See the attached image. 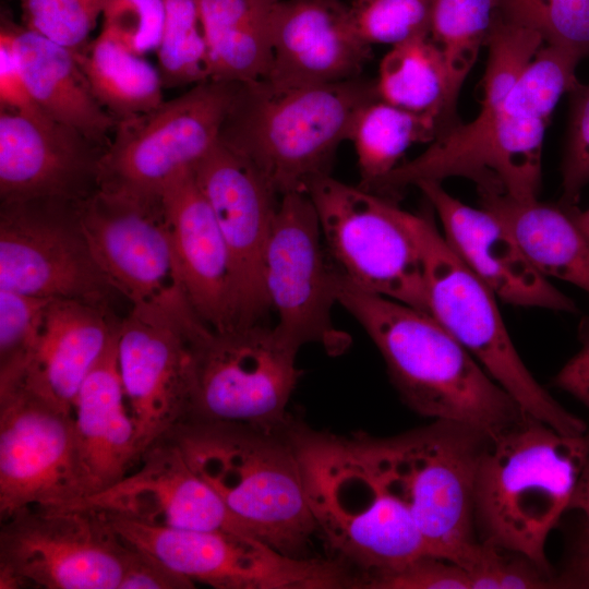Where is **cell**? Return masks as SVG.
I'll return each instance as SVG.
<instances>
[{"mask_svg": "<svg viewBox=\"0 0 589 589\" xmlns=\"http://www.w3.org/2000/svg\"><path fill=\"white\" fill-rule=\"evenodd\" d=\"M579 61L574 52L544 44L503 100L480 106L473 120L441 133L423 153L397 166L376 191L397 193L422 181L464 177L479 193L538 199L545 130L561 97L578 82Z\"/></svg>", "mask_w": 589, "mask_h": 589, "instance_id": "cell-1", "label": "cell"}, {"mask_svg": "<svg viewBox=\"0 0 589 589\" xmlns=\"http://www.w3.org/2000/svg\"><path fill=\"white\" fill-rule=\"evenodd\" d=\"M336 298L368 333L392 384L414 412L462 422L492 436L527 416L430 313L364 291L337 269Z\"/></svg>", "mask_w": 589, "mask_h": 589, "instance_id": "cell-2", "label": "cell"}, {"mask_svg": "<svg viewBox=\"0 0 589 589\" xmlns=\"http://www.w3.org/2000/svg\"><path fill=\"white\" fill-rule=\"evenodd\" d=\"M589 457V432L564 435L529 416L491 436L477 471L478 539L553 574L545 543L568 510Z\"/></svg>", "mask_w": 589, "mask_h": 589, "instance_id": "cell-3", "label": "cell"}, {"mask_svg": "<svg viewBox=\"0 0 589 589\" xmlns=\"http://www.w3.org/2000/svg\"><path fill=\"white\" fill-rule=\"evenodd\" d=\"M168 436L249 534L286 555L309 557L317 528L287 429L191 419Z\"/></svg>", "mask_w": 589, "mask_h": 589, "instance_id": "cell-4", "label": "cell"}, {"mask_svg": "<svg viewBox=\"0 0 589 589\" xmlns=\"http://www.w3.org/2000/svg\"><path fill=\"white\" fill-rule=\"evenodd\" d=\"M492 435L457 421L433 420L405 433L349 437L375 476L408 508L428 554L460 567L479 542L474 488Z\"/></svg>", "mask_w": 589, "mask_h": 589, "instance_id": "cell-5", "label": "cell"}, {"mask_svg": "<svg viewBox=\"0 0 589 589\" xmlns=\"http://www.w3.org/2000/svg\"><path fill=\"white\" fill-rule=\"evenodd\" d=\"M376 96L374 83L359 77L297 87L237 84L220 139L245 156L277 195L306 193L313 180L328 173L358 110Z\"/></svg>", "mask_w": 589, "mask_h": 589, "instance_id": "cell-6", "label": "cell"}, {"mask_svg": "<svg viewBox=\"0 0 589 589\" xmlns=\"http://www.w3.org/2000/svg\"><path fill=\"white\" fill-rule=\"evenodd\" d=\"M287 434L317 532L337 558L369 573L428 554L407 506L369 468L349 437L293 421Z\"/></svg>", "mask_w": 589, "mask_h": 589, "instance_id": "cell-7", "label": "cell"}, {"mask_svg": "<svg viewBox=\"0 0 589 589\" xmlns=\"http://www.w3.org/2000/svg\"><path fill=\"white\" fill-rule=\"evenodd\" d=\"M406 223L422 257L429 313L525 414L564 435L586 433L585 422L563 408L527 369L506 329L496 297L456 256L433 219L406 211Z\"/></svg>", "mask_w": 589, "mask_h": 589, "instance_id": "cell-8", "label": "cell"}, {"mask_svg": "<svg viewBox=\"0 0 589 589\" xmlns=\"http://www.w3.org/2000/svg\"><path fill=\"white\" fill-rule=\"evenodd\" d=\"M189 337L191 419L286 431L291 422L287 407L302 374L297 366L300 348L263 323L216 330L200 321Z\"/></svg>", "mask_w": 589, "mask_h": 589, "instance_id": "cell-9", "label": "cell"}, {"mask_svg": "<svg viewBox=\"0 0 589 589\" xmlns=\"http://www.w3.org/2000/svg\"><path fill=\"white\" fill-rule=\"evenodd\" d=\"M326 252L356 287L429 313L424 267L406 211L328 173L306 190Z\"/></svg>", "mask_w": 589, "mask_h": 589, "instance_id": "cell-10", "label": "cell"}, {"mask_svg": "<svg viewBox=\"0 0 589 589\" xmlns=\"http://www.w3.org/2000/svg\"><path fill=\"white\" fill-rule=\"evenodd\" d=\"M132 546L82 506H29L1 520L0 589H119Z\"/></svg>", "mask_w": 589, "mask_h": 589, "instance_id": "cell-11", "label": "cell"}, {"mask_svg": "<svg viewBox=\"0 0 589 589\" xmlns=\"http://www.w3.org/2000/svg\"><path fill=\"white\" fill-rule=\"evenodd\" d=\"M75 209L95 260L132 309L157 312L182 324L199 317L185 292L160 195L97 189Z\"/></svg>", "mask_w": 589, "mask_h": 589, "instance_id": "cell-12", "label": "cell"}, {"mask_svg": "<svg viewBox=\"0 0 589 589\" xmlns=\"http://www.w3.org/2000/svg\"><path fill=\"white\" fill-rule=\"evenodd\" d=\"M129 544L176 574L215 589L353 588L354 577L339 558L292 557L243 533L146 525L103 513Z\"/></svg>", "mask_w": 589, "mask_h": 589, "instance_id": "cell-13", "label": "cell"}, {"mask_svg": "<svg viewBox=\"0 0 589 589\" xmlns=\"http://www.w3.org/2000/svg\"><path fill=\"white\" fill-rule=\"evenodd\" d=\"M237 84L206 81L156 109L118 122L99 163L98 189L159 196L220 140Z\"/></svg>", "mask_w": 589, "mask_h": 589, "instance_id": "cell-14", "label": "cell"}, {"mask_svg": "<svg viewBox=\"0 0 589 589\" xmlns=\"http://www.w3.org/2000/svg\"><path fill=\"white\" fill-rule=\"evenodd\" d=\"M314 205L305 192L280 196L265 250L264 283L276 330L301 348L322 345L330 354L342 352L349 336L332 320L336 268L326 257Z\"/></svg>", "mask_w": 589, "mask_h": 589, "instance_id": "cell-15", "label": "cell"}, {"mask_svg": "<svg viewBox=\"0 0 589 589\" xmlns=\"http://www.w3.org/2000/svg\"><path fill=\"white\" fill-rule=\"evenodd\" d=\"M73 413L26 389H0V519L86 496Z\"/></svg>", "mask_w": 589, "mask_h": 589, "instance_id": "cell-16", "label": "cell"}, {"mask_svg": "<svg viewBox=\"0 0 589 589\" xmlns=\"http://www.w3.org/2000/svg\"><path fill=\"white\" fill-rule=\"evenodd\" d=\"M193 172L228 249L235 327L261 323L271 310L264 259L278 195L259 169L221 139Z\"/></svg>", "mask_w": 589, "mask_h": 589, "instance_id": "cell-17", "label": "cell"}, {"mask_svg": "<svg viewBox=\"0 0 589 589\" xmlns=\"http://www.w3.org/2000/svg\"><path fill=\"white\" fill-rule=\"evenodd\" d=\"M193 324L139 309L119 323L117 360L141 456L192 417Z\"/></svg>", "mask_w": 589, "mask_h": 589, "instance_id": "cell-18", "label": "cell"}, {"mask_svg": "<svg viewBox=\"0 0 589 589\" xmlns=\"http://www.w3.org/2000/svg\"><path fill=\"white\" fill-rule=\"evenodd\" d=\"M34 206L32 202L2 204L0 289L106 308L115 288L93 255L76 209L65 219Z\"/></svg>", "mask_w": 589, "mask_h": 589, "instance_id": "cell-19", "label": "cell"}, {"mask_svg": "<svg viewBox=\"0 0 589 589\" xmlns=\"http://www.w3.org/2000/svg\"><path fill=\"white\" fill-rule=\"evenodd\" d=\"M106 148L50 118L0 110L2 204L86 199Z\"/></svg>", "mask_w": 589, "mask_h": 589, "instance_id": "cell-20", "label": "cell"}, {"mask_svg": "<svg viewBox=\"0 0 589 589\" xmlns=\"http://www.w3.org/2000/svg\"><path fill=\"white\" fill-rule=\"evenodd\" d=\"M69 506L87 507L151 526L251 536L192 469L170 436L146 448L135 468L121 480Z\"/></svg>", "mask_w": 589, "mask_h": 589, "instance_id": "cell-21", "label": "cell"}, {"mask_svg": "<svg viewBox=\"0 0 589 589\" xmlns=\"http://www.w3.org/2000/svg\"><path fill=\"white\" fill-rule=\"evenodd\" d=\"M416 187L437 214L449 248L497 299L518 306L578 312L575 301L538 271L494 214L462 203L442 182L422 181Z\"/></svg>", "mask_w": 589, "mask_h": 589, "instance_id": "cell-22", "label": "cell"}, {"mask_svg": "<svg viewBox=\"0 0 589 589\" xmlns=\"http://www.w3.org/2000/svg\"><path fill=\"white\" fill-rule=\"evenodd\" d=\"M370 56L344 0H279L264 81L279 87L341 82L358 77Z\"/></svg>", "mask_w": 589, "mask_h": 589, "instance_id": "cell-23", "label": "cell"}, {"mask_svg": "<svg viewBox=\"0 0 589 589\" xmlns=\"http://www.w3.org/2000/svg\"><path fill=\"white\" fill-rule=\"evenodd\" d=\"M159 195L190 304L211 328L235 327L228 249L193 168L168 181Z\"/></svg>", "mask_w": 589, "mask_h": 589, "instance_id": "cell-24", "label": "cell"}, {"mask_svg": "<svg viewBox=\"0 0 589 589\" xmlns=\"http://www.w3.org/2000/svg\"><path fill=\"white\" fill-rule=\"evenodd\" d=\"M118 327L119 323L109 317L104 306L79 300H51L27 363L19 381L9 387H22L73 413L83 381Z\"/></svg>", "mask_w": 589, "mask_h": 589, "instance_id": "cell-25", "label": "cell"}, {"mask_svg": "<svg viewBox=\"0 0 589 589\" xmlns=\"http://www.w3.org/2000/svg\"><path fill=\"white\" fill-rule=\"evenodd\" d=\"M117 334L83 381L73 407L86 496L121 480L141 459L118 366Z\"/></svg>", "mask_w": 589, "mask_h": 589, "instance_id": "cell-26", "label": "cell"}, {"mask_svg": "<svg viewBox=\"0 0 589 589\" xmlns=\"http://www.w3.org/2000/svg\"><path fill=\"white\" fill-rule=\"evenodd\" d=\"M32 98L51 120L105 147L118 122L97 101L75 53L23 26L11 25Z\"/></svg>", "mask_w": 589, "mask_h": 589, "instance_id": "cell-27", "label": "cell"}, {"mask_svg": "<svg viewBox=\"0 0 589 589\" xmlns=\"http://www.w3.org/2000/svg\"><path fill=\"white\" fill-rule=\"evenodd\" d=\"M479 200L514 233L540 273L589 296V239L575 221L572 205L521 201L495 192L479 193Z\"/></svg>", "mask_w": 589, "mask_h": 589, "instance_id": "cell-28", "label": "cell"}, {"mask_svg": "<svg viewBox=\"0 0 589 589\" xmlns=\"http://www.w3.org/2000/svg\"><path fill=\"white\" fill-rule=\"evenodd\" d=\"M279 0H196L208 50L211 80L251 84L266 80Z\"/></svg>", "mask_w": 589, "mask_h": 589, "instance_id": "cell-29", "label": "cell"}, {"mask_svg": "<svg viewBox=\"0 0 589 589\" xmlns=\"http://www.w3.org/2000/svg\"><path fill=\"white\" fill-rule=\"evenodd\" d=\"M374 87L378 98L436 120L441 133L455 125L453 117L460 89L430 36L392 46L380 61Z\"/></svg>", "mask_w": 589, "mask_h": 589, "instance_id": "cell-30", "label": "cell"}, {"mask_svg": "<svg viewBox=\"0 0 589 589\" xmlns=\"http://www.w3.org/2000/svg\"><path fill=\"white\" fill-rule=\"evenodd\" d=\"M75 56L93 95L117 122L151 112L164 103L158 68L106 32Z\"/></svg>", "mask_w": 589, "mask_h": 589, "instance_id": "cell-31", "label": "cell"}, {"mask_svg": "<svg viewBox=\"0 0 589 589\" xmlns=\"http://www.w3.org/2000/svg\"><path fill=\"white\" fill-rule=\"evenodd\" d=\"M438 122L396 107L377 96L365 103L354 116L348 140L352 143L361 182L373 189L401 163L417 143H431L441 133Z\"/></svg>", "mask_w": 589, "mask_h": 589, "instance_id": "cell-32", "label": "cell"}, {"mask_svg": "<svg viewBox=\"0 0 589 589\" xmlns=\"http://www.w3.org/2000/svg\"><path fill=\"white\" fill-rule=\"evenodd\" d=\"M501 0H431L430 33L460 89L497 19Z\"/></svg>", "mask_w": 589, "mask_h": 589, "instance_id": "cell-33", "label": "cell"}, {"mask_svg": "<svg viewBox=\"0 0 589 589\" xmlns=\"http://www.w3.org/2000/svg\"><path fill=\"white\" fill-rule=\"evenodd\" d=\"M165 8L156 50L164 87L209 81L208 50L196 0H165Z\"/></svg>", "mask_w": 589, "mask_h": 589, "instance_id": "cell-34", "label": "cell"}, {"mask_svg": "<svg viewBox=\"0 0 589 589\" xmlns=\"http://www.w3.org/2000/svg\"><path fill=\"white\" fill-rule=\"evenodd\" d=\"M505 16L538 31L545 44L589 56V0H501Z\"/></svg>", "mask_w": 589, "mask_h": 589, "instance_id": "cell-35", "label": "cell"}, {"mask_svg": "<svg viewBox=\"0 0 589 589\" xmlns=\"http://www.w3.org/2000/svg\"><path fill=\"white\" fill-rule=\"evenodd\" d=\"M51 300L0 289V388L19 381Z\"/></svg>", "mask_w": 589, "mask_h": 589, "instance_id": "cell-36", "label": "cell"}, {"mask_svg": "<svg viewBox=\"0 0 589 589\" xmlns=\"http://www.w3.org/2000/svg\"><path fill=\"white\" fill-rule=\"evenodd\" d=\"M350 10L359 37L370 47L430 33L431 0H352Z\"/></svg>", "mask_w": 589, "mask_h": 589, "instance_id": "cell-37", "label": "cell"}, {"mask_svg": "<svg viewBox=\"0 0 589 589\" xmlns=\"http://www.w3.org/2000/svg\"><path fill=\"white\" fill-rule=\"evenodd\" d=\"M107 0H22L24 26L68 48L81 52Z\"/></svg>", "mask_w": 589, "mask_h": 589, "instance_id": "cell-38", "label": "cell"}, {"mask_svg": "<svg viewBox=\"0 0 589 589\" xmlns=\"http://www.w3.org/2000/svg\"><path fill=\"white\" fill-rule=\"evenodd\" d=\"M464 569L470 589L555 588V576L529 557L480 540Z\"/></svg>", "mask_w": 589, "mask_h": 589, "instance_id": "cell-39", "label": "cell"}, {"mask_svg": "<svg viewBox=\"0 0 589 589\" xmlns=\"http://www.w3.org/2000/svg\"><path fill=\"white\" fill-rule=\"evenodd\" d=\"M354 588L470 589V584L462 567L425 553L394 568L357 573Z\"/></svg>", "mask_w": 589, "mask_h": 589, "instance_id": "cell-40", "label": "cell"}, {"mask_svg": "<svg viewBox=\"0 0 589 589\" xmlns=\"http://www.w3.org/2000/svg\"><path fill=\"white\" fill-rule=\"evenodd\" d=\"M165 12V0H107L101 31L145 57L157 50Z\"/></svg>", "mask_w": 589, "mask_h": 589, "instance_id": "cell-41", "label": "cell"}, {"mask_svg": "<svg viewBox=\"0 0 589 589\" xmlns=\"http://www.w3.org/2000/svg\"><path fill=\"white\" fill-rule=\"evenodd\" d=\"M566 145L561 166L563 194L560 202L577 205L589 184V83L579 81L569 91Z\"/></svg>", "mask_w": 589, "mask_h": 589, "instance_id": "cell-42", "label": "cell"}, {"mask_svg": "<svg viewBox=\"0 0 589 589\" xmlns=\"http://www.w3.org/2000/svg\"><path fill=\"white\" fill-rule=\"evenodd\" d=\"M0 109L49 118L31 96L14 46L12 28L7 24L0 31Z\"/></svg>", "mask_w": 589, "mask_h": 589, "instance_id": "cell-43", "label": "cell"}, {"mask_svg": "<svg viewBox=\"0 0 589 589\" xmlns=\"http://www.w3.org/2000/svg\"><path fill=\"white\" fill-rule=\"evenodd\" d=\"M131 545V544H130ZM132 546L119 589H191L195 585L158 560Z\"/></svg>", "mask_w": 589, "mask_h": 589, "instance_id": "cell-44", "label": "cell"}, {"mask_svg": "<svg viewBox=\"0 0 589 589\" xmlns=\"http://www.w3.org/2000/svg\"><path fill=\"white\" fill-rule=\"evenodd\" d=\"M581 344L553 378V385L584 404L589 409V314L584 316L578 327Z\"/></svg>", "mask_w": 589, "mask_h": 589, "instance_id": "cell-45", "label": "cell"}, {"mask_svg": "<svg viewBox=\"0 0 589 589\" xmlns=\"http://www.w3.org/2000/svg\"><path fill=\"white\" fill-rule=\"evenodd\" d=\"M554 585L555 588H589V528L582 527Z\"/></svg>", "mask_w": 589, "mask_h": 589, "instance_id": "cell-46", "label": "cell"}, {"mask_svg": "<svg viewBox=\"0 0 589 589\" xmlns=\"http://www.w3.org/2000/svg\"><path fill=\"white\" fill-rule=\"evenodd\" d=\"M568 509L581 512L584 526L589 528V457L579 476Z\"/></svg>", "mask_w": 589, "mask_h": 589, "instance_id": "cell-47", "label": "cell"}, {"mask_svg": "<svg viewBox=\"0 0 589 589\" xmlns=\"http://www.w3.org/2000/svg\"><path fill=\"white\" fill-rule=\"evenodd\" d=\"M570 209L575 221L589 239V207L581 211L577 205H572Z\"/></svg>", "mask_w": 589, "mask_h": 589, "instance_id": "cell-48", "label": "cell"}, {"mask_svg": "<svg viewBox=\"0 0 589 589\" xmlns=\"http://www.w3.org/2000/svg\"><path fill=\"white\" fill-rule=\"evenodd\" d=\"M352 1V0H351Z\"/></svg>", "mask_w": 589, "mask_h": 589, "instance_id": "cell-49", "label": "cell"}]
</instances>
